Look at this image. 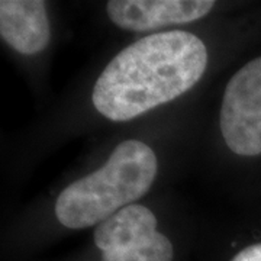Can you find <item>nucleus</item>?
Returning a JSON list of instances; mask_svg holds the SVG:
<instances>
[{
	"mask_svg": "<svg viewBox=\"0 0 261 261\" xmlns=\"http://www.w3.org/2000/svg\"><path fill=\"white\" fill-rule=\"evenodd\" d=\"M102 261H173V244L157 231V218L142 205L126 206L94 228Z\"/></svg>",
	"mask_w": 261,
	"mask_h": 261,
	"instance_id": "3",
	"label": "nucleus"
},
{
	"mask_svg": "<svg viewBox=\"0 0 261 261\" xmlns=\"http://www.w3.org/2000/svg\"><path fill=\"white\" fill-rule=\"evenodd\" d=\"M159 161L151 147L137 140L121 142L96 171L73 181L57 197L58 222L70 229L102 224L148 193Z\"/></svg>",
	"mask_w": 261,
	"mask_h": 261,
	"instance_id": "2",
	"label": "nucleus"
},
{
	"mask_svg": "<svg viewBox=\"0 0 261 261\" xmlns=\"http://www.w3.org/2000/svg\"><path fill=\"white\" fill-rule=\"evenodd\" d=\"M226 147L241 157L261 154V57L231 77L219 116Z\"/></svg>",
	"mask_w": 261,
	"mask_h": 261,
	"instance_id": "4",
	"label": "nucleus"
},
{
	"mask_svg": "<svg viewBox=\"0 0 261 261\" xmlns=\"http://www.w3.org/2000/svg\"><path fill=\"white\" fill-rule=\"evenodd\" d=\"M212 0H112L106 10L116 27L134 32L183 25L214 9Z\"/></svg>",
	"mask_w": 261,
	"mask_h": 261,
	"instance_id": "5",
	"label": "nucleus"
},
{
	"mask_svg": "<svg viewBox=\"0 0 261 261\" xmlns=\"http://www.w3.org/2000/svg\"><path fill=\"white\" fill-rule=\"evenodd\" d=\"M0 35L22 56L44 51L51 39L45 3L41 0H2Z\"/></svg>",
	"mask_w": 261,
	"mask_h": 261,
	"instance_id": "6",
	"label": "nucleus"
},
{
	"mask_svg": "<svg viewBox=\"0 0 261 261\" xmlns=\"http://www.w3.org/2000/svg\"><path fill=\"white\" fill-rule=\"evenodd\" d=\"M231 261H261V243L241 250Z\"/></svg>",
	"mask_w": 261,
	"mask_h": 261,
	"instance_id": "7",
	"label": "nucleus"
},
{
	"mask_svg": "<svg viewBox=\"0 0 261 261\" xmlns=\"http://www.w3.org/2000/svg\"><path fill=\"white\" fill-rule=\"evenodd\" d=\"M206 65L200 38L186 31L152 34L113 57L94 83L92 100L105 118L130 121L189 92Z\"/></svg>",
	"mask_w": 261,
	"mask_h": 261,
	"instance_id": "1",
	"label": "nucleus"
}]
</instances>
